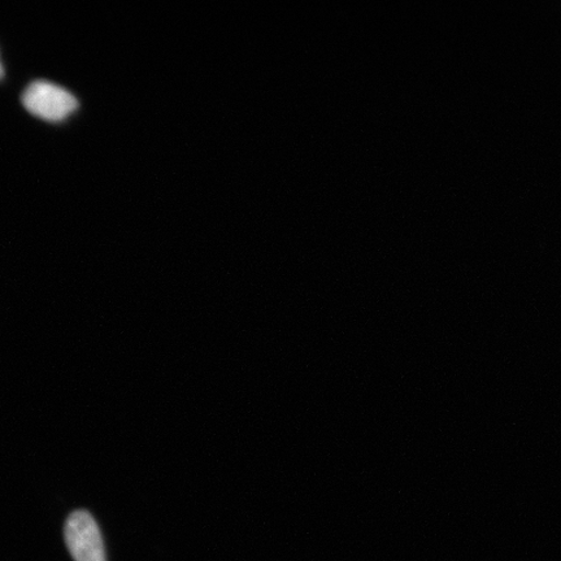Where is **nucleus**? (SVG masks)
Instances as JSON below:
<instances>
[{
  "mask_svg": "<svg viewBox=\"0 0 561 561\" xmlns=\"http://www.w3.org/2000/svg\"><path fill=\"white\" fill-rule=\"evenodd\" d=\"M24 107L42 121L59 123L79 108V101L68 90L47 81H35L24 91Z\"/></svg>",
  "mask_w": 561,
  "mask_h": 561,
  "instance_id": "f257e3e1",
  "label": "nucleus"
},
{
  "mask_svg": "<svg viewBox=\"0 0 561 561\" xmlns=\"http://www.w3.org/2000/svg\"><path fill=\"white\" fill-rule=\"evenodd\" d=\"M3 76H4V69H3V66H2V61H0V80L3 79Z\"/></svg>",
  "mask_w": 561,
  "mask_h": 561,
  "instance_id": "7ed1b4c3",
  "label": "nucleus"
},
{
  "mask_svg": "<svg viewBox=\"0 0 561 561\" xmlns=\"http://www.w3.org/2000/svg\"><path fill=\"white\" fill-rule=\"evenodd\" d=\"M66 542L75 561H107L100 526L88 511H76L68 517Z\"/></svg>",
  "mask_w": 561,
  "mask_h": 561,
  "instance_id": "f03ea898",
  "label": "nucleus"
}]
</instances>
